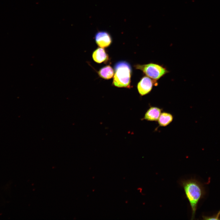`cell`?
Wrapping results in <instances>:
<instances>
[{
	"mask_svg": "<svg viewBox=\"0 0 220 220\" xmlns=\"http://www.w3.org/2000/svg\"><path fill=\"white\" fill-rule=\"evenodd\" d=\"M113 84L118 87L130 86L132 69L130 64L125 61H120L115 64Z\"/></svg>",
	"mask_w": 220,
	"mask_h": 220,
	"instance_id": "7a4b0ae2",
	"label": "cell"
},
{
	"mask_svg": "<svg viewBox=\"0 0 220 220\" xmlns=\"http://www.w3.org/2000/svg\"><path fill=\"white\" fill-rule=\"evenodd\" d=\"M161 113V109L156 107H152L145 113L144 119L149 121H156Z\"/></svg>",
	"mask_w": 220,
	"mask_h": 220,
	"instance_id": "8992f818",
	"label": "cell"
},
{
	"mask_svg": "<svg viewBox=\"0 0 220 220\" xmlns=\"http://www.w3.org/2000/svg\"><path fill=\"white\" fill-rule=\"evenodd\" d=\"M92 57L96 62L101 63L107 61L108 59V56L106 51L102 48H98L93 53Z\"/></svg>",
	"mask_w": 220,
	"mask_h": 220,
	"instance_id": "52a82bcc",
	"label": "cell"
},
{
	"mask_svg": "<svg viewBox=\"0 0 220 220\" xmlns=\"http://www.w3.org/2000/svg\"><path fill=\"white\" fill-rule=\"evenodd\" d=\"M134 67L136 69L141 71L146 76L156 81L169 72L163 66L152 62L144 64H137Z\"/></svg>",
	"mask_w": 220,
	"mask_h": 220,
	"instance_id": "3957f363",
	"label": "cell"
},
{
	"mask_svg": "<svg viewBox=\"0 0 220 220\" xmlns=\"http://www.w3.org/2000/svg\"><path fill=\"white\" fill-rule=\"evenodd\" d=\"M95 39L97 45L100 47L104 48L109 46L112 41L110 34L105 31H101L95 34Z\"/></svg>",
	"mask_w": 220,
	"mask_h": 220,
	"instance_id": "5b68a950",
	"label": "cell"
},
{
	"mask_svg": "<svg viewBox=\"0 0 220 220\" xmlns=\"http://www.w3.org/2000/svg\"><path fill=\"white\" fill-rule=\"evenodd\" d=\"M181 185L184 189L186 198L188 200L191 209V219L195 218L198 203L205 194L202 184L194 179L181 181Z\"/></svg>",
	"mask_w": 220,
	"mask_h": 220,
	"instance_id": "6da1fadb",
	"label": "cell"
},
{
	"mask_svg": "<svg viewBox=\"0 0 220 220\" xmlns=\"http://www.w3.org/2000/svg\"><path fill=\"white\" fill-rule=\"evenodd\" d=\"M204 219L212 220V219H220V210L215 215L211 216H203Z\"/></svg>",
	"mask_w": 220,
	"mask_h": 220,
	"instance_id": "30bf717a",
	"label": "cell"
},
{
	"mask_svg": "<svg viewBox=\"0 0 220 220\" xmlns=\"http://www.w3.org/2000/svg\"><path fill=\"white\" fill-rule=\"evenodd\" d=\"M173 118V116L170 113L163 112L161 113L158 120L159 124L161 127H166L172 122Z\"/></svg>",
	"mask_w": 220,
	"mask_h": 220,
	"instance_id": "ba28073f",
	"label": "cell"
},
{
	"mask_svg": "<svg viewBox=\"0 0 220 220\" xmlns=\"http://www.w3.org/2000/svg\"><path fill=\"white\" fill-rule=\"evenodd\" d=\"M99 75L105 79H111L113 76L114 71L110 65H107L101 68L98 71Z\"/></svg>",
	"mask_w": 220,
	"mask_h": 220,
	"instance_id": "9c48e42d",
	"label": "cell"
},
{
	"mask_svg": "<svg viewBox=\"0 0 220 220\" xmlns=\"http://www.w3.org/2000/svg\"><path fill=\"white\" fill-rule=\"evenodd\" d=\"M157 82L147 76L142 77L137 85V89L141 96L146 95L152 90L153 86H157Z\"/></svg>",
	"mask_w": 220,
	"mask_h": 220,
	"instance_id": "277c9868",
	"label": "cell"
}]
</instances>
